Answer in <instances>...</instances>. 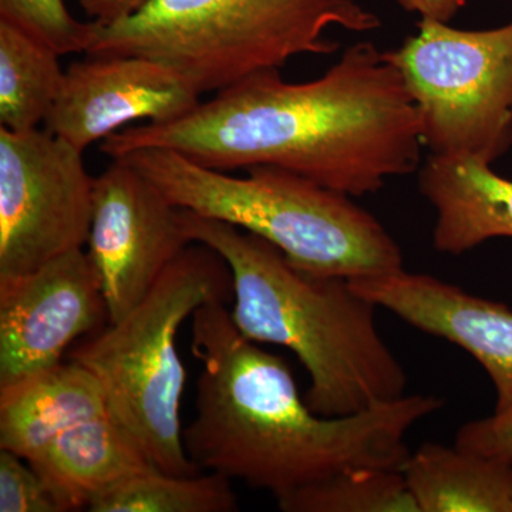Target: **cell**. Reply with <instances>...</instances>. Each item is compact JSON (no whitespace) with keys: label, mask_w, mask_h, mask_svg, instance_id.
Wrapping results in <instances>:
<instances>
[{"label":"cell","mask_w":512,"mask_h":512,"mask_svg":"<svg viewBox=\"0 0 512 512\" xmlns=\"http://www.w3.org/2000/svg\"><path fill=\"white\" fill-rule=\"evenodd\" d=\"M140 148L224 173L271 165L357 198L419 171L424 144L402 74L386 52L357 42L311 82L262 70L181 119L128 126L100 144L111 160Z\"/></svg>","instance_id":"obj_1"},{"label":"cell","mask_w":512,"mask_h":512,"mask_svg":"<svg viewBox=\"0 0 512 512\" xmlns=\"http://www.w3.org/2000/svg\"><path fill=\"white\" fill-rule=\"evenodd\" d=\"M192 355L202 363L184 446L200 470L269 491L276 501L357 468L402 471L406 437L443 400L404 394L363 412L326 417L298 392L284 357L239 332L227 301L192 315Z\"/></svg>","instance_id":"obj_2"},{"label":"cell","mask_w":512,"mask_h":512,"mask_svg":"<svg viewBox=\"0 0 512 512\" xmlns=\"http://www.w3.org/2000/svg\"><path fill=\"white\" fill-rule=\"evenodd\" d=\"M192 244L211 248L232 276L229 315L245 338L291 350L308 372L306 403L343 417L406 394V369L377 328V306L349 279L293 265L275 245L181 208Z\"/></svg>","instance_id":"obj_3"},{"label":"cell","mask_w":512,"mask_h":512,"mask_svg":"<svg viewBox=\"0 0 512 512\" xmlns=\"http://www.w3.org/2000/svg\"><path fill=\"white\" fill-rule=\"evenodd\" d=\"M119 158L178 208L258 235L313 274L356 279L404 268L402 249L375 215L292 171L258 165L239 177L167 148H140Z\"/></svg>","instance_id":"obj_4"},{"label":"cell","mask_w":512,"mask_h":512,"mask_svg":"<svg viewBox=\"0 0 512 512\" xmlns=\"http://www.w3.org/2000/svg\"><path fill=\"white\" fill-rule=\"evenodd\" d=\"M356 0H150L130 18L93 20L87 56H144L183 74L201 94L251 74L281 69L292 57L332 55L330 28L379 29Z\"/></svg>","instance_id":"obj_5"},{"label":"cell","mask_w":512,"mask_h":512,"mask_svg":"<svg viewBox=\"0 0 512 512\" xmlns=\"http://www.w3.org/2000/svg\"><path fill=\"white\" fill-rule=\"evenodd\" d=\"M232 302V276L217 252L191 244L136 308L70 353L99 379L109 414L138 441L157 470L195 476L181 423L185 367L178 330L205 303Z\"/></svg>","instance_id":"obj_6"},{"label":"cell","mask_w":512,"mask_h":512,"mask_svg":"<svg viewBox=\"0 0 512 512\" xmlns=\"http://www.w3.org/2000/svg\"><path fill=\"white\" fill-rule=\"evenodd\" d=\"M420 114L431 156L493 165L512 147V20L485 30L419 20L386 50Z\"/></svg>","instance_id":"obj_7"},{"label":"cell","mask_w":512,"mask_h":512,"mask_svg":"<svg viewBox=\"0 0 512 512\" xmlns=\"http://www.w3.org/2000/svg\"><path fill=\"white\" fill-rule=\"evenodd\" d=\"M94 180L83 151L46 128L0 127V278L87 245Z\"/></svg>","instance_id":"obj_8"},{"label":"cell","mask_w":512,"mask_h":512,"mask_svg":"<svg viewBox=\"0 0 512 512\" xmlns=\"http://www.w3.org/2000/svg\"><path fill=\"white\" fill-rule=\"evenodd\" d=\"M192 242L181 208L121 158L94 180L89 247L107 308V322L133 311Z\"/></svg>","instance_id":"obj_9"},{"label":"cell","mask_w":512,"mask_h":512,"mask_svg":"<svg viewBox=\"0 0 512 512\" xmlns=\"http://www.w3.org/2000/svg\"><path fill=\"white\" fill-rule=\"evenodd\" d=\"M104 319L103 289L84 249L0 278V389L62 362L74 340Z\"/></svg>","instance_id":"obj_10"},{"label":"cell","mask_w":512,"mask_h":512,"mask_svg":"<svg viewBox=\"0 0 512 512\" xmlns=\"http://www.w3.org/2000/svg\"><path fill=\"white\" fill-rule=\"evenodd\" d=\"M201 96L183 74L158 60L86 55L67 67L45 128L84 153L133 121L181 119Z\"/></svg>","instance_id":"obj_11"},{"label":"cell","mask_w":512,"mask_h":512,"mask_svg":"<svg viewBox=\"0 0 512 512\" xmlns=\"http://www.w3.org/2000/svg\"><path fill=\"white\" fill-rule=\"evenodd\" d=\"M357 293L413 328L447 340L474 357L495 392V413L512 410V311L436 276L402 268L349 279Z\"/></svg>","instance_id":"obj_12"},{"label":"cell","mask_w":512,"mask_h":512,"mask_svg":"<svg viewBox=\"0 0 512 512\" xmlns=\"http://www.w3.org/2000/svg\"><path fill=\"white\" fill-rule=\"evenodd\" d=\"M419 190L433 207L434 248L461 255L494 238H512V180L473 158L429 156Z\"/></svg>","instance_id":"obj_13"},{"label":"cell","mask_w":512,"mask_h":512,"mask_svg":"<svg viewBox=\"0 0 512 512\" xmlns=\"http://www.w3.org/2000/svg\"><path fill=\"white\" fill-rule=\"evenodd\" d=\"M28 463L63 512L89 508L94 498L117 484L157 470L138 441L110 414L64 431Z\"/></svg>","instance_id":"obj_14"},{"label":"cell","mask_w":512,"mask_h":512,"mask_svg":"<svg viewBox=\"0 0 512 512\" xmlns=\"http://www.w3.org/2000/svg\"><path fill=\"white\" fill-rule=\"evenodd\" d=\"M106 414L99 379L73 360L60 362L0 389V448L29 461L64 431Z\"/></svg>","instance_id":"obj_15"},{"label":"cell","mask_w":512,"mask_h":512,"mask_svg":"<svg viewBox=\"0 0 512 512\" xmlns=\"http://www.w3.org/2000/svg\"><path fill=\"white\" fill-rule=\"evenodd\" d=\"M402 474L419 512H511L512 464L466 448L426 443Z\"/></svg>","instance_id":"obj_16"},{"label":"cell","mask_w":512,"mask_h":512,"mask_svg":"<svg viewBox=\"0 0 512 512\" xmlns=\"http://www.w3.org/2000/svg\"><path fill=\"white\" fill-rule=\"evenodd\" d=\"M60 55L0 20V124L28 131L45 124L62 89Z\"/></svg>","instance_id":"obj_17"},{"label":"cell","mask_w":512,"mask_h":512,"mask_svg":"<svg viewBox=\"0 0 512 512\" xmlns=\"http://www.w3.org/2000/svg\"><path fill=\"white\" fill-rule=\"evenodd\" d=\"M92 512H232L238 510L231 480L221 474L173 476L150 471L128 478L94 498Z\"/></svg>","instance_id":"obj_18"},{"label":"cell","mask_w":512,"mask_h":512,"mask_svg":"<svg viewBox=\"0 0 512 512\" xmlns=\"http://www.w3.org/2000/svg\"><path fill=\"white\" fill-rule=\"evenodd\" d=\"M285 512H419L402 471L357 468L278 501Z\"/></svg>","instance_id":"obj_19"},{"label":"cell","mask_w":512,"mask_h":512,"mask_svg":"<svg viewBox=\"0 0 512 512\" xmlns=\"http://www.w3.org/2000/svg\"><path fill=\"white\" fill-rule=\"evenodd\" d=\"M0 20L12 23L57 55L86 53L93 36L92 22L73 18L64 0H0Z\"/></svg>","instance_id":"obj_20"},{"label":"cell","mask_w":512,"mask_h":512,"mask_svg":"<svg viewBox=\"0 0 512 512\" xmlns=\"http://www.w3.org/2000/svg\"><path fill=\"white\" fill-rule=\"evenodd\" d=\"M0 512H63L25 458L0 448Z\"/></svg>","instance_id":"obj_21"},{"label":"cell","mask_w":512,"mask_h":512,"mask_svg":"<svg viewBox=\"0 0 512 512\" xmlns=\"http://www.w3.org/2000/svg\"><path fill=\"white\" fill-rule=\"evenodd\" d=\"M458 447L484 456L512 460V410L470 421L461 426L456 437Z\"/></svg>","instance_id":"obj_22"},{"label":"cell","mask_w":512,"mask_h":512,"mask_svg":"<svg viewBox=\"0 0 512 512\" xmlns=\"http://www.w3.org/2000/svg\"><path fill=\"white\" fill-rule=\"evenodd\" d=\"M150 0H79L84 12L103 25L130 18Z\"/></svg>","instance_id":"obj_23"},{"label":"cell","mask_w":512,"mask_h":512,"mask_svg":"<svg viewBox=\"0 0 512 512\" xmlns=\"http://www.w3.org/2000/svg\"><path fill=\"white\" fill-rule=\"evenodd\" d=\"M406 12L419 15L420 20L450 23L464 8L467 0H397Z\"/></svg>","instance_id":"obj_24"},{"label":"cell","mask_w":512,"mask_h":512,"mask_svg":"<svg viewBox=\"0 0 512 512\" xmlns=\"http://www.w3.org/2000/svg\"><path fill=\"white\" fill-rule=\"evenodd\" d=\"M510 461H511V464H512V460H510ZM511 512H512V505H511Z\"/></svg>","instance_id":"obj_25"}]
</instances>
